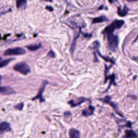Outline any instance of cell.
I'll use <instances>...</instances> for the list:
<instances>
[{"mask_svg":"<svg viewBox=\"0 0 138 138\" xmlns=\"http://www.w3.org/2000/svg\"><path fill=\"white\" fill-rule=\"evenodd\" d=\"M125 24V21L124 20H119L116 19L112 23L108 25L105 28L103 31V33L105 35L108 34H112L116 29H120Z\"/></svg>","mask_w":138,"mask_h":138,"instance_id":"obj_1","label":"cell"},{"mask_svg":"<svg viewBox=\"0 0 138 138\" xmlns=\"http://www.w3.org/2000/svg\"><path fill=\"white\" fill-rule=\"evenodd\" d=\"M108 41V48L109 50L116 51L119 43V38L118 36L112 34H108L106 35Z\"/></svg>","mask_w":138,"mask_h":138,"instance_id":"obj_2","label":"cell"},{"mask_svg":"<svg viewBox=\"0 0 138 138\" xmlns=\"http://www.w3.org/2000/svg\"><path fill=\"white\" fill-rule=\"evenodd\" d=\"M13 69L23 75H27L30 72V68L29 65L24 62H21L15 64Z\"/></svg>","mask_w":138,"mask_h":138,"instance_id":"obj_3","label":"cell"},{"mask_svg":"<svg viewBox=\"0 0 138 138\" xmlns=\"http://www.w3.org/2000/svg\"><path fill=\"white\" fill-rule=\"evenodd\" d=\"M26 54V51L24 49L20 47H17L14 49H9L4 52L5 56H18Z\"/></svg>","mask_w":138,"mask_h":138,"instance_id":"obj_4","label":"cell"},{"mask_svg":"<svg viewBox=\"0 0 138 138\" xmlns=\"http://www.w3.org/2000/svg\"><path fill=\"white\" fill-rule=\"evenodd\" d=\"M48 84V81L47 80L43 81L41 86L40 88H39L37 96L32 99V100L38 99L39 100V101H40V103H42V102H44V101H45L44 98L43 97V93L44 90H45V88Z\"/></svg>","mask_w":138,"mask_h":138,"instance_id":"obj_5","label":"cell"},{"mask_svg":"<svg viewBox=\"0 0 138 138\" xmlns=\"http://www.w3.org/2000/svg\"><path fill=\"white\" fill-rule=\"evenodd\" d=\"M15 93V91L10 86H0V94L2 95H10Z\"/></svg>","mask_w":138,"mask_h":138,"instance_id":"obj_6","label":"cell"},{"mask_svg":"<svg viewBox=\"0 0 138 138\" xmlns=\"http://www.w3.org/2000/svg\"><path fill=\"white\" fill-rule=\"evenodd\" d=\"M11 131L10 124L7 122H2L0 124V134H2L6 132Z\"/></svg>","mask_w":138,"mask_h":138,"instance_id":"obj_7","label":"cell"},{"mask_svg":"<svg viewBox=\"0 0 138 138\" xmlns=\"http://www.w3.org/2000/svg\"><path fill=\"white\" fill-rule=\"evenodd\" d=\"M129 11V9L127 7L126 5H125L123 9H122L121 7L118 8L117 14L120 17H125V16H126L128 14Z\"/></svg>","mask_w":138,"mask_h":138,"instance_id":"obj_8","label":"cell"},{"mask_svg":"<svg viewBox=\"0 0 138 138\" xmlns=\"http://www.w3.org/2000/svg\"><path fill=\"white\" fill-rule=\"evenodd\" d=\"M27 6V0H16V6L17 9H25Z\"/></svg>","mask_w":138,"mask_h":138,"instance_id":"obj_9","label":"cell"},{"mask_svg":"<svg viewBox=\"0 0 138 138\" xmlns=\"http://www.w3.org/2000/svg\"><path fill=\"white\" fill-rule=\"evenodd\" d=\"M86 100H87V99H86V98H79L76 102H75L73 100H70V101H69V104H70L72 107H75L79 105H80L81 103L85 102V101Z\"/></svg>","mask_w":138,"mask_h":138,"instance_id":"obj_10","label":"cell"},{"mask_svg":"<svg viewBox=\"0 0 138 138\" xmlns=\"http://www.w3.org/2000/svg\"><path fill=\"white\" fill-rule=\"evenodd\" d=\"M108 21V19L105 16H101L100 17H96L93 19L92 24H96V23H103L104 22H107Z\"/></svg>","mask_w":138,"mask_h":138,"instance_id":"obj_11","label":"cell"},{"mask_svg":"<svg viewBox=\"0 0 138 138\" xmlns=\"http://www.w3.org/2000/svg\"><path fill=\"white\" fill-rule=\"evenodd\" d=\"M99 100L103 101V102H104L105 103H107L108 104H110V105H111L112 106H113V107L114 108V109L117 111V112L118 113V114H119L120 116V114L119 113H118V111L117 110V108H116L117 107V105H115L113 103H112L111 101V97H110L109 96H107V97H105L104 98V99H100Z\"/></svg>","mask_w":138,"mask_h":138,"instance_id":"obj_12","label":"cell"},{"mask_svg":"<svg viewBox=\"0 0 138 138\" xmlns=\"http://www.w3.org/2000/svg\"><path fill=\"white\" fill-rule=\"evenodd\" d=\"M69 137L71 138H78L80 137V133L79 131L74 129H71L69 131Z\"/></svg>","mask_w":138,"mask_h":138,"instance_id":"obj_13","label":"cell"},{"mask_svg":"<svg viewBox=\"0 0 138 138\" xmlns=\"http://www.w3.org/2000/svg\"><path fill=\"white\" fill-rule=\"evenodd\" d=\"M94 111V108L93 106H90L88 109H85L83 111V112H82V114H83V115H84V116L87 117L92 114L93 113Z\"/></svg>","mask_w":138,"mask_h":138,"instance_id":"obj_14","label":"cell"},{"mask_svg":"<svg viewBox=\"0 0 138 138\" xmlns=\"http://www.w3.org/2000/svg\"><path fill=\"white\" fill-rule=\"evenodd\" d=\"M125 135L126 138H138L137 134L133 130H126L125 131Z\"/></svg>","mask_w":138,"mask_h":138,"instance_id":"obj_15","label":"cell"},{"mask_svg":"<svg viewBox=\"0 0 138 138\" xmlns=\"http://www.w3.org/2000/svg\"><path fill=\"white\" fill-rule=\"evenodd\" d=\"M41 47H42V45L41 44H32V45H28L27 46V48L29 50H30L31 51H35L38 50L39 49H40Z\"/></svg>","mask_w":138,"mask_h":138,"instance_id":"obj_16","label":"cell"},{"mask_svg":"<svg viewBox=\"0 0 138 138\" xmlns=\"http://www.w3.org/2000/svg\"><path fill=\"white\" fill-rule=\"evenodd\" d=\"M14 58H9L7 60H5L4 61H0V68H4L6 65H8L11 61L14 60Z\"/></svg>","mask_w":138,"mask_h":138,"instance_id":"obj_17","label":"cell"},{"mask_svg":"<svg viewBox=\"0 0 138 138\" xmlns=\"http://www.w3.org/2000/svg\"><path fill=\"white\" fill-rule=\"evenodd\" d=\"M77 38H78V37L74 38V39L73 40V43H72V44L71 48V49H70V51H71L72 54L73 53V52L74 51L75 47V45H76V43H77Z\"/></svg>","mask_w":138,"mask_h":138,"instance_id":"obj_18","label":"cell"},{"mask_svg":"<svg viewBox=\"0 0 138 138\" xmlns=\"http://www.w3.org/2000/svg\"><path fill=\"white\" fill-rule=\"evenodd\" d=\"M23 107H24V104L22 103L16 105V106H15V109L21 111L23 110Z\"/></svg>","mask_w":138,"mask_h":138,"instance_id":"obj_19","label":"cell"},{"mask_svg":"<svg viewBox=\"0 0 138 138\" xmlns=\"http://www.w3.org/2000/svg\"><path fill=\"white\" fill-rule=\"evenodd\" d=\"M48 56L49 57H50L51 58H55V56H56V55H55V52L52 51V50H51L49 51L48 52Z\"/></svg>","mask_w":138,"mask_h":138,"instance_id":"obj_20","label":"cell"},{"mask_svg":"<svg viewBox=\"0 0 138 138\" xmlns=\"http://www.w3.org/2000/svg\"><path fill=\"white\" fill-rule=\"evenodd\" d=\"M45 9H47V10H49V11H50V12L53 11H54V8H53V7H52V6H49V5L46 6Z\"/></svg>","mask_w":138,"mask_h":138,"instance_id":"obj_21","label":"cell"},{"mask_svg":"<svg viewBox=\"0 0 138 138\" xmlns=\"http://www.w3.org/2000/svg\"><path fill=\"white\" fill-rule=\"evenodd\" d=\"M118 1V0H108V2H109V3H111V4H112L114 2H116Z\"/></svg>","mask_w":138,"mask_h":138,"instance_id":"obj_22","label":"cell"},{"mask_svg":"<svg viewBox=\"0 0 138 138\" xmlns=\"http://www.w3.org/2000/svg\"><path fill=\"white\" fill-rule=\"evenodd\" d=\"M126 1L130 2H137L138 1V0H126Z\"/></svg>","mask_w":138,"mask_h":138,"instance_id":"obj_23","label":"cell"},{"mask_svg":"<svg viewBox=\"0 0 138 138\" xmlns=\"http://www.w3.org/2000/svg\"><path fill=\"white\" fill-rule=\"evenodd\" d=\"M44 1H46V2H52L53 1V0H44Z\"/></svg>","mask_w":138,"mask_h":138,"instance_id":"obj_24","label":"cell"},{"mask_svg":"<svg viewBox=\"0 0 138 138\" xmlns=\"http://www.w3.org/2000/svg\"><path fill=\"white\" fill-rule=\"evenodd\" d=\"M1 79H2V76L1 75H0V84H1Z\"/></svg>","mask_w":138,"mask_h":138,"instance_id":"obj_25","label":"cell"},{"mask_svg":"<svg viewBox=\"0 0 138 138\" xmlns=\"http://www.w3.org/2000/svg\"><path fill=\"white\" fill-rule=\"evenodd\" d=\"M2 60V58H1V57H0V61H1Z\"/></svg>","mask_w":138,"mask_h":138,"instance_id":"obj_26","label":"cell"}]
</instances>
